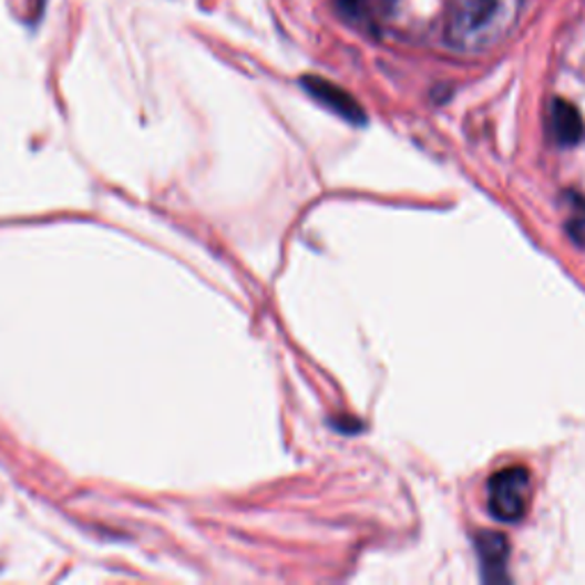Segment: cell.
<instances>
[{"label":"cell","instance_id":"6da1fadb","mask_svg":"<svg viewBox=\"0 0 585 585\" xmlns=\"http://www.w3.org/2000/svg\"><path fill=\"white\" fill-rule=\"evenodd\" d=\"M531 505V471L507 466L496 471L488 483V507L492 517L505 524L520 522Z\"/></svg>","mask_w":585,"mask_h":585},{"label":"cell","instance_id":"8992f818","mask_svg":"<svg viewBox=\"0 0 585 585\" xmlns=\"http://www.w3.org/2000/svg\"><path fill=\"white\" fill-rule=\"evenodd\" d=\"M572 202H569V219H567V232H569V238L585 247V197L581 195H569Z\"/></svg>","mask_w":585,"mask_h":585},{"label":"cell","instance_id":"3957f363","mask_svg":"<svg viewBox=\"0 0 585 585\" xmlns=\"http://www.w3.org/2000/svg\"><path fill=\"white\" fill-rule=\"evenodd\" d=\"M475 548H479V558L483 567V578L494 583V581H505V569H507V556H510V544L507 537L501 533H481L475 540Z\"/></svg>","mask_w":585,"mask_h":585},{"label":"cell","instance_id":"5b68a950","mask_svg":"<svg viewBox=\"0 0 585 585\" xmlns=\"http://www.w3.org/2000/svg\"><path fill=\"white\" fill-rule=\"evenodd\" d=\"M398 0H339L341 10L363 23H378L396 8Z\"/></svg>","mask_w":585,"mask_h":585},{"label":"cell","instance_id":"277c9868","mask_svg":"<svg viewBox=\"0 0 585 585\" xmlns=\"http://www.w3.org/2000/svg\"><path fill=\"white\" fill-rule=\"evenodd\" d=\"M552 129L561 146H574L585 135V124L581 120V113L572 103L563 99H556L552 103Z\"/></svg>","mask_w":585,"mask_h":585},{"label":"cell","instance_id":"52a82bcc","mask_svg":"<svg viewBox=\"0 0 585 585\" xmlns=\"http://www.w3.org/2000/svg\"><path fill=\"white\" fill-rule=\"evenodd\" d=\"M496 8V0H466V14L471 23H485Z\"/></svg>","mask_w":585,"mask_h":585},{"label":"cell","instance_id":"7a4b0ae2","mask_svg":"<svg viewBox=\"0 0 585 585\" xmlns=\"http://www.w3.org/2000/svg\"><path fill=\"white\" fill-rule=\"evenodd\" d=\"M300 85L307 90V94L311 99H316L320 105H325L329 113L339 115L341 120H346L350 124H366L363 107L343 88L329 83L320 76H305L300 81Z\"/></svg>","mask_w":585,"mask_h":585}]
</instances>
